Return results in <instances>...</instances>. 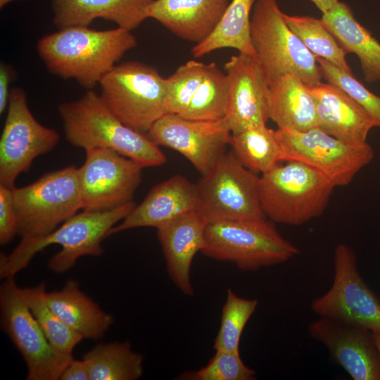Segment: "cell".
<instances>
[{
	"mask_svg": "<svg viewBox=\"0 0 380 380\" xmlns=\"http://www.w3.org/2000/svg\"><path fill=\"white\" fill-rule=\"evenodd\" d=\"M229 82L224 119L232 132L266 125L270 119V84L254 56L239 53L224 65Z\"/></svg>",
	"mask_w": 380,
	"mask_h": 380,
	"instance_id": "cell-16",
	"label": "cell"
},
{
	"mask_svg": "<svg viewBox=\"0 0 380 380\" xmlns=\"http://www.w3.org/2000/svg\"><path fill=\"white\" fill-rule=\"evenodd\" d=\"M197 206L196 184L182 175H175L153 186L142 202L109 231L108 236L138 227L160 229L196 210Z\"/></svg>",
	"mask_w": 380,
	"mask_h": 380,
	"instance_id": "cell-18",
	"label": "cell"
},
{
	"mask_svg": "<svg viewBox=\"0 0 380 380\" xmlns=\"http://www.w3.org/2000/svg\"><path fill=\"white\" fill-rule=\"evenodd\" d=\"M12 189L0 185V243L5 245L18 234V221L13 203Z\"/></svg>",
	"mask_w": 380,
	"mask_h": 380,
	"instance_id": "cell-36",
	"label": "cell"
},
{
	"mask_svg": "<svg viewBox=\"0 0 380 380\" xmlns=\"http://www.w3.org/2000/svg\"><path fill=\"white\" fill-rule=\"evenodd\" d=\"M258 301L237 296L228 289L222 309L220 329L214 340L215 350L240 353L239 344L243 331L254 313Z\"/></svg>",
	"mask_w": 380,
	"mask_h": 380,
	"instance_id": "cell-32",
	"label": "cell"
},
{
	"mask_svg": "<svg viewBox=\"0 0 380 380\" xmlns=\"http://www.w3.org/2000/svg\"><path fill=\"white\" fill-rule=\"evenodd\" d=\"M255 371L246 366L240 353L215 350L208 364L193 372L181 374L182 380H253Z\"/></svg>",
	"mask_w": 380,
	"mask_h": 380,
	"instance_id": "cell-35",
	"label": "cell"
},
{
	"mask_svg": "<svg viewBox=\"0 0 380 380\" xmlns=\"http://www.w3.org/2000/svg\"><path fill=\"white\" fill-rule=\"evenodd\" d=\"M206 224L197 210H193L157 229L168 274L186 296L194 294L191 267L195 255L203 247Z\"/></svg>",
	"mask_w": 380,
	"mask_h": 380,
	"instance_id": "cell-21",
	"label": "cell"
},
{
	"mask_svg": "<svg viewBox=\"0 0 380 380\" xmlns=\"http://www.w3.org/2000/svg\"><path fill=\"white\" fill-rule=\"evenodd\" d=\"M82 359L88 363L89 380H137L143 374L144 355L128 341L99 343Z\"/></svg>",
	"mask_w": 380,
	"mask_h": 380,
	"instance_id": "cell-27",
	"label": "cell"
},
{
	"mask_svg": "<svg viewBox=\"0 0 380 380\" xmlns=\"http://www.w3.org/2000/svg\"><path fill=\"white\" fill-rule=\"evenodd\" d=\"M137 45L131 31L119 27L106 30L72 27L41 37L37 51L50 73L75 80L89 90Z\"/></svg>",
	"mask_w": 380,
	"mask_h": 380,
	"instance_id": "cell-1",
	"label": "cell"
},
{
	"mask_svg": "<svg viewBox=\"0 0 380 380\" xmlns=\"http://www.w3.org/2000/svg\"><path fill=\"white\" fill-rule=\"evenodd\" d=\"M314 4L322 12L325 13L332 9L340 1L339 0H308Z\"/></svg>",
	"mask_w": 380,
	"mask_h": 380,
	"instance_id": "cell-39",
	"label": "cell"
},
{
	"mask_svg": "<svg viewBox=\"0 0 380 380\" xmlns=\"http://www.w3.org/2000/svg\"><path fill=\"white\" fill-rule=\"evenodd\" d=\"M46 300L58 317L83 338H102L114 322L113 316L83 293L72 279L58 291H46Z\"/></svg>",
	"mask_w": 380,
	"mask_h": 380,
	"instance_id": "cell-24",
	"label": "cell"
},
{
	"mask_svg": "<svg viewBox=\"0 0 380 380\" xmlns=\"http://www.w3.org/2000/svg\"><path fill=\"white\" fill-rule=\"evenodd\" d=\"M277 0H255L250 35L256 58L270 85L286 74L308 86L322 82L315 56L286 24Z\"/></svg>",
	"mask_w": 380,
	"mask_h": 380,
	"instance_id": "cell-6",
	"label": "cell"
},
{
	"mask_svg": "<svg viewBox=\"0 0 380 380\" xmlns=\"http://www.w3.org/2000/svg\"><path fill=\"white\" fill-rule=\"evenodd\" d=\"M60 380H89V369L84 360L72 359L63 371Z\"/></svg>",
	"mask_w": 380,
	"mask_h": 380,
	"instance_id": "cell-38",
	"label": "cell"
},
{
	"mask_svg": "<svg viewBox=\"0 0 380 380\" xmlns=\"http://www.w3.org/2000/svg\"><path fill=\"white\" fill-rule=\"evenodd\" d=\"M260 176L224 153L196 183L197 212L208 223L267 218L260 200Z\"/></svg>",
	"mask_w": 380,
	"mask_h": 380,
	"instance_id": "cell-9",
	"label": "cell"
},
{
	"mask_svg": "<svg viewBox=\"0 0 380 380\" xmlns=\"http://www.w3.org/2000/svg\"><path fill=\"white\" fill-rule=\"evenodd\" d=\"M308 87L316 106L317 128L347 142L367 143L369 131L376 126L360 104L329 82Z\"/></svg>",
	"mask_w": 380,
	"mask_h": 380,
	"instance_id": "cell-19",
	"label": "cell"
},
{
	"mask_svg": "<svg viewBox=\"0 0 380 380\" xmlns=\"http://www.w3.org/2000/svg\"><path fill=\"white\" fill-rule=\"evenodd\" d=\"M146 134L156 145L181 153L201 176L225 153L232 136L224 118L195 120L172 113L158 120Z\"/></svg>",
	"mask_w": 380,
	"mask_h": 380,
	"instance_id": "cell-15",
	"label": "cell"
},
{
	"mask_svg": "<svg viewBox=\"0 0 380 380\" xmlns=\"http://www.w3.org/2000/svg\"><path fill=\"white\" fill-rule=\"evenodd\" d=\"M346 53L358 57L367 83L380 80V43L355 18L350 7L339 1L320 18Z\"/></svg>",
	"mask_w": 380,
	"mask_h": 380,
	"instance_id": "cell-23",
	"label": "cell"
},
{
	"mask_svg": "<svg viewBox=\"0 0 380 380\" xmlns=\"http://www.w3.org/2000/svg\"><path fill=\"white\" fill-rule=\"evenodd\" d=\"M24 298L45 336L58 351L72 355L83 337L68 327L51 310L46 300V283L23 289Z\"/></svg>",
	"mask_w": 380,
	"mask_h": 380,
	"instance_id": "cell-30",
	"label": "cell"
},
{
	"mask_svg": "<svg viewBox=\"0 0 380 380\" xmlns=\"http://www.w3.org/2000/svg\"><path fill=\"white\" fill-rule=\"evenodd\" d=\"M229 145L241 164L256 175L283 162L276 130L266 125L232 134Z\"/></svg>",
	"mask_w": 380,
	"mask_h": 380,
	"instance_id": "cell-28",
	"label": "cell"
},
{
	"mask_svg": "<svg viewBox=\"0 0 380 380\" xmlns=\"http://www.w3.org/2000/svg\"><path fill=\"white\" fill-rule=\"evenodd\" d=\"M281 160L303 163L325 175L335 186L348 185L374 157L367 142L353 144L316 127L305 132L277 129Z\"/></svg>",
	"mask_w": 380,
	"mask_h": 380,
	"instance_id": "cell-11",
	"label": "cell"
},
{
	"mask_svg": "<svg viewBox=\"0 0 380 380\" xmlns=\"http://www.w3.org/2000/svg\"><path fill=\"white\" fill-rule=\"evenodd\" d=\"M229 92L227 76L215 63L206 64L202 82L184 112L179 115L195 120L215 121L226 114Z\"/></svg>",
	"mask_w": 380,
	"mask_h": 380,
	"instance_id": "cell-29",
	"label": "cell"
},
{
	"mask_svg": "<svg viewBox=\"0 0 380 380\" xmlns=\"http://www.w3.org/2000/svg\"><path fill=\"white\" fill-rule=\"evenodd\" d=\"M58 110L65 138L74 146L111 149L144 167L166 162L158 145L147 135L124 125L93 89L75 101L59 104Z\"/></svg>",
	"mask_w": 380,
	"mask_h": 380,
	"instance_id": "cell-3",
	"label": "cell"
},
{
	"mask_svg": "<svg viewBox=\"0 0 380 380\" xmlns=\"http://www.w3.org/2000/svg\"><path fill=\"white\" fill-rule=\"evenodd\" d=\"M334 188L312 167L296 160L283 161L260 176L261 208L273 222L301 225L322 215Z\"/></svg>",
	"mask_w": 380,
	"mask_h": 380,
	"instance_id": "cell-4",
	"label": "cell"
},
{
	"mask_svg": "<svg viewBox=\"0 0 380 380\" xmlns=\"http://www.w3.org/2000/svg\"><path fill=\"white\" fill-rule=\"evenodd\" d=\"M154 0H51L53 23L58 29L89 27L96 18L113 22L132 31L146 18V9Z\"/></svg>",
	"mask_w": 380,
	"mask_h": 380,
	"instance_id": "cell-22",
	"label": "cell"
},
{
	"mask_svg": "<svg viewBox=\"0 0 380 380\" xmlns=\"http://www.w3.org/2000/svg\"><path fill=\"white\" fill-rule=\"evenodd\" d=\"M322 77L343 90L360 104L380 128V96L368 90L353 73L342 70L327 60L316 57Z\"/></svg>",
	"mask_w": 380,
	"mask_h": 380,
	"instance_id": "cell-34",
	"label": "cell"
},
{
	"mask_svg": "<svg viewBox=\"0 0 380 380\" xmlns=\"http://www.w3.org/2000/svg\"><path fill=\"white\" fill-rule=\"evenodd\" d=\"M17 0H0V8H4L6 4Z\"/></svg>",
	"mask_w": 380,
	"mask_h": 380,
	"instance_id": "cell-41",
	"label": "cell"
},
{
	"mask_svg": "<svg viewBox=\"0 0 380 380\" xmlns=\"http://www.w3.org/2000/svg\"><path fill=\"white\" fill-rule=\"evenodd\" d=\"M205 68L206 64L191 60L165 78L167 113L180 115L186 110L202 82Z\"/></svg>",
	"mask_w": 380,
	"mask_h": 380,
	"instance_id": "cell-33",
	"label": "cell"
},
{
	"mask_svg": "<svg viewBox=\"0 0 380 380\" xmlns=\"http://www.w3.org/2000/svg\"><path fill=\"white\" fill-rule=\"evenodd\" d=\"M283 15L291 31L315 56L352 73L346 60V53L320 19L308 15H291L284 13Z\"/></svg>",
	"mask_w": 380,
	"mask_h": 380,
	"instance_id": "cell-31",
	"label": "cell"
},
{
	"mask_svg": "<svg viewBox=\"0 0 380 380\" xmlns=\"http://www.w3.org/2000/svg\"><path fill=\"white\" fill-rule=\"evenodd\" d=\"M272 222L266 218L209 222L201 253L233 263L243 271L254 272L286 262L300 251L280 234Z\"/></svg>",
	"mask_w": 380,
	"mask_h": 380,
	"instance_id": "cell-5",
	"label": "cell"
},
{
	"mask_svg": "<svg viewBox=\"0 0 380 380\" xmlns=\"http://www.w3.org/2000/svg\"><path fill=\"white\" fill-rule=\"evenodd\" d=\"M332 360L354 380H380V355L373 332L333 318L319 316L308 327Z\"/></svg>",
	"mask_w": 380,
	"mask_h": 380,
	"instance_id": "cell-17",
	"label": "cell"
},
{
	"mask_svg": "<svg viewBox=\"0 0 380 380\" xmlns=\"http://www.w3.org/2000/svg\"><path fill=\"white\" fill-rule=\"evenodd\" d=\"M14 70L11 65L1 61L0 63V114L8 107L10 96V84L14 79Z\"/></svg>",
	"mask_w": 380,
	"mask_h": 380,
	"instance_id": "cell-37",
	"label": "cell"
},
{
	"mask_svg": "<svg viewBox=\"0 0 380 380\" xmlns=\"http://www.w3.org/2000/svg\"><path fill=\"white\" fill-rule=\"evenodd\" d=\"M270 119L281 129L305 132L317 127L314 99L296 75H283L270 85Z\"/></svg>",
	"mask_w": 380,
	"mask_h": 380,
	"instance_id": "cell-25",
	"label": "cell"
},
{
	"mask_svg": "<svg viewBox=\"0 0 380 380\" xmlns=\"http://www.w3.org/2000/svg\"><path fill=\"white\" fill-rule=\"evenodd\" d=\"M12 198L22 239L44 236L82 209L78 168L70 165L13 187Z\"/></svg>",
	"mask_w": 380,
	"mask_h": 380,
	"instance_id": "cell-7",
	"label": "cell"
},
{
	"mask_svg": "<svg viewBox=\"0 0 380 380\" xmlns=\"http://www.w3.org/2000/svg\"><path fill=\"white\" fill-rule=\"evenodd\" d=\"M0 308L1 328L26 363V379L58 380L72 355L49 343L14 277L4 279L0 286Z\"/></svg>",
	"mask_w": 380,
	"mask_h": 380,
	"instance_id": "cell-10",
	"label": "cell"
},
{
	"mask_svg": "<svg viewBox=\"0 0 380 380\" xmlns=\"http://www.w3.org/2000/svg\"><path fill=\"white\" fill-rule=\"evenodd\" d=\"M85 152L78 168L82 209L108 210L132 201L144 167L111 149L90 148Z\"/></svg>",
	"mask_w": 380,
	"mask_h": 380,
	"instance_id": "cell-14",
	"label": "cell"
},
{
	"mask_svg": "<svg viewBox=\"0 0 380 380\" xmlns=\"http://www.w3.org/2000/svg\"><path fill=\"white\" fill-rule=\"evenodd\" d=\"M134 206L132 201L111 210H83L44 236L22 239L8 255L1 254L0 277L3 279L14 277L30 264L37 253L52 244L61 246V250L48 261V267L55 273L68 271L82 256H100L103 253V239Z\"/></svg>",
	"mask_w": 380,
	"mask_h": 380,
	"instance_id": "cell-2",
	"label": "cell"
},
{
	"mask_svg": "<svg viewBox=\"0 0 380 380\" xmlns=\"http://www.w3.org/2000/svg\"><path fill=\"white\" fill-rule=\"evenodd\" d=\"M255 0H231L213 32L191 49L200 58L220 49L231 48L256 58L251 35V16Z\"/></svg>",
	"mask_w": 380,
	"mask_h": 380,
	"instance_id": "cell-26",
	"label": "cell"
},
{
	"mask_svg": "<svg viewBox=\"0 0 380 380\" xmlns=\"http://www.w3.org/2000/svg\"><path fill=\"white\" fill-rule=\"evenodd\" d=\"M334 278L329 290L311 303L319 316L380 333V301L364 281L353 248L338 244L334 253Z\"/></svg>",
	"mask_w": 380,
	"mask_h": 380,
	"instance_id": "cell-12",
	"label": "cell"
},
{
	"mask_svg": "<svg viewBox=\"0 0 380 380\" xmlns=\"http://www.w3.org/2000/svg\"><path fill=\"white\" fill-rule=\"evenodd\" d=\"M99 84L106 106L137 132L147 133L167 113L165 78L153 66L137 61L116 65Z\"/></svg>",
	"mask_w": 380,
	"mask_h": 380,
	"instance_id": "cell-8",
	"label": "cell"
},
{
	"mask_svg": "<svg viewBox=\"0 0 380 380\" xmlns=\"http://www.w3.org/2000/svg\"><path fill=\"white\" fill-rule=\"evenodd\" d=\"M7 108L0 138V185L13 188L37 157L56 147L60 135L35 119L21 87L11 89Z\"/></svg>",
	"mask_w": 380,
	"mask_h": 380,
	"instance_id": "cell-13",
	"label": "cell"
},
{
	"mask_svg": "<svg viewBox=\"0 0 380 380\" xmlns=\"http://www.w3.org/2000/svg\"><path fill=\"white\" fill-rule=\"evenodd\" d=\"M374 338L380 355V333H373Z\"/></svg>",
	"mask_w": 380,
	"mask_h": 380,
	"instance_id": "cell-40",
	"label": "cell"
},
{
	"mask_svg": "<svg viewBox=\"0 0 380 380\" xmlns=\"http://www.w3.org/2000/svg\"><path fill=\"white\" fill-rule=\"evenodd\" d=\"M231 0H154L146 18L158 21L177 37L198 44L215 30Z\"/></svg>",
	"mask_w": 380,
	"mask_h": 380,
	"instance_id": "cell-20",
	"label": "cell"
}]
</instances>
